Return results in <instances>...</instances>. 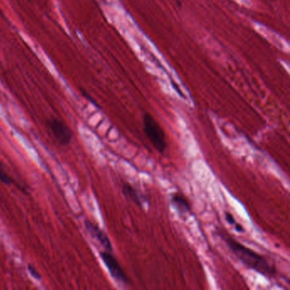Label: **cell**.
Wrapping results in <instances>:
<instances>
[{
    "mask_svg": "<svg viewBox=\"0 0 290 290\" xmlns=\"http://www.w3.org/2000/svg\"><path fill=\"white\" fill-rule=\"evenodd\" d=\"M220 236L225 241L226 246L235 256L236 258L243 263L246 267L256 270V273L267 278H277L276 276L278 274V270L265 256L252 250L251 248H247L246 246L236 240L235 238H233L231 235L224 233L222 231L220 233Z\"/></svg>",
    "mask_w": 290,
    "mask_h": 290,
    "instance_id": "6da1fadb",
    "label": "cell"
},
{
    "mask_svg": "<svg viewBox=\"0 0 290 290\" xmlns=\"http://www.w3.org/2000/svg\"><path fill=\"white\" fill-rule=\"evenodd\" d=\"M143 129L154 148L160 153H164L167 148V142L164 129L158 124L153 117L149 113L143 116Z\"/></svg>",
    "mask_w": 290,
    "mask_h": 290,
    "instance_id": "7a4b0ae2",
    "label": "cell"
},
{
    "mask_svg": "<svg viewBox=\"0 0 290 290\" xmlns=\"http://www.w3.org/2000/svg\"><path fill=\"white\" fill-rule=\"evenodd\" d=\"M101 258L109 270L110 274L112 278H114L118 283H122L124 285L129 284V279L124 270L122 269L121 265H119V261H117L114 256L110 253L109 251H102L100 253Z\"/></svg>",
    "mask_w": 290,
    "mask_h": 290,
    "instance_id": "3957f363",
    "label": "cell"
},
{
    "mask_svg": "<svg viewBox=\"0 0 290 290\" xmlns=\"http://www.w3.org/2000/svg\"><path fill=\"white\" fill-rule=\"evenodd\" d=\"M48 126L60 144L63 146L69 144L72 140V131L65 122L57 119H51L48 121Z\"/></svg>",
    "mask_w": 290,
    "mask_h": 290,
    "instance_id": "277c9868",
    "label": "cell"
},
{
    "mask_svg": "<svg viewBox=\"0 0 290 290\" xmlns=\"http://www.w3.org/2000/svg\"><path fill=\"white\" fill-rule=\"evenodd\" d=\"M85 226L92 238L95 239L106 250L109 251V252L112 251V246L109 238L104 231H102V229L100 228L99 226L89 221H85Z\"/></svg>",
    "mask_w": 290,
    "mask_h": 290,
    "instance_id": "5b68a950",
    "label": "cell"
},
{
    "mask_svg": "<svg viewBox=\"0 0 290 290\" xmlns=\"http://www.w3.org/2000/svg\"><path fill=\"white\" fill-rule=\"evenodd\" d=\"M122 191L124 194V197L128 200L136 203L137 206L142 207V203H144V196L139 191H137L134 186H131L128 182H124L122 186Z\"/></svg>",
    "mask_w": 290,
    "mask_h": 290,
    "instance_id": "8992f818",
    "label": "cell"
},
{
    "mask_svg": "<svg viewBox=\"0 0 290 290\" xmlns=\"http://www.w3.org/2000/svg\"><path fill=\"white\" fill-rule=\"evenodd\" d=\"M171 203L180 215L184 216L191 212V204L181 194L175 192L171 196Z\"/></svg>",
    "mask_w": 290,
    "mask_h": 290,
    "instance_id": "52a82bcc",
    "label": "cell"
},
{
    "mask_svg": "<svg viewBox=\"0 0 290 290\" xmlns=\"http://www.w3.org/2000/svg\"><path fill=\"white\" fill-rule=\"evenodd\" d=\"M0 181H2L3 183L6 184V185L15 184V181L8 175L7 172L5 171L1 163H0Z\"/></svg>",
    "mask_w": 290,
    "mask_h": 290,
    "instance_id": "ba28073f",
    "label": "cell"
},
{
    "mask_svg": "<svg viewBox=\"0 0 290 290\" xmlns=\"http://www.w3.org/2000/svg\"><path fill=\"white\" fill-rule=\"evenodd\" d=\"M28 270H29L30 274L33 277V278H36L37 280H40L41 279V275H40V273L37 272L36 269H35L32 265H28Z\"/></svg>",
    "mask_w": 290,
    "mask_h": 290,
    "instance_id": "9c48e42d",
    "label": "cell"
},
{
    "mask_svg": "<svg viewBox=\"0 0 290 290\" xmlns=\"http://www.w3.org/2000/svg\"><path fill=\"white\" fill-rule=\"evenodd\" d=\"M226 220L229 224H231V225H235V219H234V217H233V216L231 213H228V212L226 213Z\"/></svg>",
    "mask_w": 290,
    "mask_h": 290,
    "instance_id": "30bf717a",
    "label": "cell"
},
{
    "mask_svg": "<svg viewBox=\"0 0 290 290\" xmlns=\"http://www.w3.org/2000/svg\"><path fill=\"white\" fill-rule=\"evenodd\" d=\"M234 226H235L236 230H237V231H239V233H242V231H243V226H241V225H239V224H238L237 223V222H236Z\"/></svg>",
    "mask_w": 290,
    "mask_h": 290,
    "instance_id": "8fae6325",
    "label": "cell"
}]
</instances>
